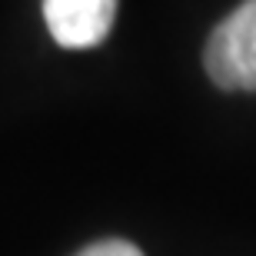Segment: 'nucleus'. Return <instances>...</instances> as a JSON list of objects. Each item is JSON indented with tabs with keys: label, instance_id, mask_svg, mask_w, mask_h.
<instances>
[{
	"label": "nucleus",
	"instance_id": "1",
	"mask_svg": "<svg viewBox=\"0 0 256 256\" xmlns=\"http://www.w3.org/2000/svg\"><path fill=\"white\" fill-rule=\"evenodd\" d=\"M203 66L220 90H256V0H243L213 27Z\"/></svg>",
	"mask_w": 256,
	"mask_h": 256
},
{
	"label": "nucleus",
	"instance_id": "2",
	"mask_svg": "<svg viewBox=\"0 0 256 256\" xmlns=\"http://www.w3.org/2000/svg\"><path fill=\"white\" fill-rule=\"evenodd\" d=\"M116 4L120 0H44V20L60 47L86 50L114 30Z\"/></svg>",
	"mask_w": 256,
	"mask_h": 256
},
{
	"label": "nucleus",
	"instance_id": "3",
	"mask_svg": "<svg viewBox=\"0 0 256 256\" xmlns=\"http://www.w3.org/2000/svg\"><path fill=\"white\" fill-rule=\"evenodd\" d=\"M76 256H143V250L126 243V240H100V243L84 246Z\"/></svg>",
	"mask_w": 256,
	"mask_h": 256
}]
</instances>
